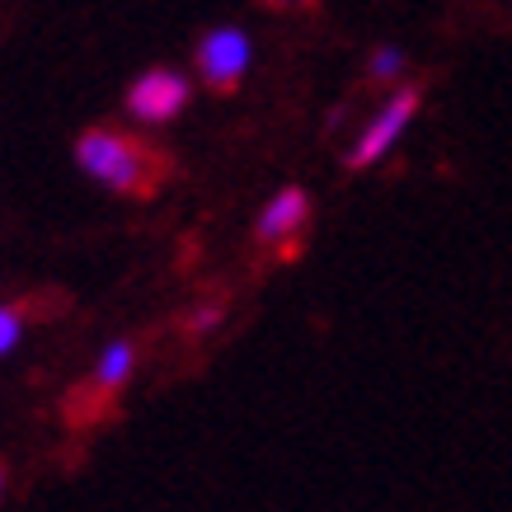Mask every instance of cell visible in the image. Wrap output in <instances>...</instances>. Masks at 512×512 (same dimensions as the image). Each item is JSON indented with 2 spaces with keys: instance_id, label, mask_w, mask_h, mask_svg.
Wrapping results in <instances>:
<instances>
[{
  "instance_id": "cell-11",
  "label": "cell",
  "mask_w": 512,
  "mask_h": 512,
  "mask_svg": "<svg viewBox=\"0 0 512 512\" xmlns=\"http://www.w3.org/2000/svg\"><path fill=\"white\" fill-rule=\"evenodd\" d=\"M264 5H273V10H287V5H296V0H264Z\"/></svg>"
},
{
  "instance_id": "cell-9",
  "label": "cell",
  "mask_w": 512,
  "mask_h": 512,
  "mask_svg": "<svg viewBox=\"0 0 512 512\" xmlns=\"http://www.w3.org/2000/svg\"><path fill=\"white\" fill-rule=\"evenodd\" d=\"M19 329H24V315L10 311V306H0V353H10L19 343Z\"/></svg>"
},
{
  "instance_id": "cell-10",
  "label": "cell",
  "mask_w": 512,
  "mask_h": 512,
  "mask_svg": "<svg viewBox=\"0 0 512 512\" xmlns=\"http://www.w3.org/2000/svg\"><path fill=\"white\" fill-rule=\"evenodd\" d=\"M221 301H212V306H202V311L188 315V334H207V329H217L221 325Z\"/></svg>"
},
{
  "instance_id": "cell-4",
  "label": "cell",
  "mask_w": 512,
  "mask_h": 512,
  "mask_svg": "<svg viewBox=\"0 0 512 512\" xmlns=\"http://www.w3.org/2000/svg\"><path fill=\"white\" fill-rule=\"evenodd\" d=\"M306 226H311V198H306V188H282L278 198L259 212L254 235H259V245H273V249H282V254L292 259L296 240H301Z\"/></svg>"
},
{
  "instance_id": "cell-2",
  "label": "cell",
  "mask_w": 512,
  "mask_h": 512,
  "mask_svg": "<svg viewBox=\"0 0 512 512\" xmlns=\"http://www.w3.org/2000/svg\"><path fill=\"white\" fill-rule=\"evenodd\" d=\"M419 104H423V94L414 90V85H404V90L395 94V99H390L386 109H381V113L372 118V123L362 127V137L353 141V151L343 156V165H348V170H367V165H376V160H381V156L390 151V146L400 141L404 127L414 123Z\"/></svg>"
},
{
  "instance_id": "cell-7",
  "label": "cell",
  "mask_w": 512,
  "mask_h": 512,
  "mask_svg": "<svg viewBox=\"0 0 512 512\" xmlns=\"http://www.w3.org/2000/svg\"><path fill=\"white\" fill-rule=\"evenodd\" d=\"M109 404H113V390L85 386V390H76V395L66 400V409H71V423H94V419H104V414H109Z\"/></svg>"
},
{
  "instance_id": "cell-1",
  "label": "cell",
  "mask_w": 512,
  "mask_h": 512,
  "mask_svg": "<svg viewBox=\"0 0 512 512\" xmlns=\"http://www.w3.org/2000/svg\"><path fill=\"white\" fill-rule=\"evenodd\" d=\"M76 160L99 184L132 193V198H151L174 170L165 151H156L151 141L132 137V132H118V127H90L76 146Z\"/></svg>"
},
{
  "instance_id": "cell-3",
  "label": "cell",
  "mask_w": 512,
  "mask_h": 512,
  "mask_svg": "<svg viewBox=\"0 0 512 512\" xmlns=\"http://www.w3.org/2000/svg\"><path fill=\"white\" fill-rule=\"evenodd\" d=\"M249 66V38L240 29H212L198 47V71L217 94H231L245 80Z\"/></svg>"
},
{
  "instance_id": "cell-6",
  "label": "cell",
  "mask_w": 512,
  "mask_h": 512,
  "mask_svg": "<svg viewBox=\"0 0 512 512\" xmlns=\"http://www.w3.org/2000/svg\"><path fill=\"white\" fill-rule=\"evenodd\" d=\"M132 362H137V353L127 348V343H113L109 353L99 357V372H94V386H104V390H123V381L132 376Z\"/></svg>"
},
{
  "instance_id": "cell-8",
  "label": "cell",
  "mask_w": 512,
  "mask_h": 512,
  "mask_svg": "<svg viewBox=\"0 0 512 512\" xmlns=\"http://www.w3.org/2000/svg\"><path fill=\"white\" fill-rule=\"evenodd\" d=\"M367 76H372V80L404 76V52H400V47H376V57H372V66H367Z\"/></svg>"
},
{
  "instance_id": "cell-5",
  "label": "cell",
  "mask_w": 512,
  "mask_h": 512,
  "mask_svg": "<svg viewBox=\"0 0 512 512\" xmlns=\"http://www.w3.org/2000/svg\"><path fill=\"white\" fill-rule=\"evenodd\" d=\"M188 104V80L174 71H146V76L127 90V109L141 123H170L174 113Z\"/></svg>"
}]
</instances>
